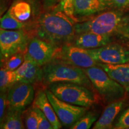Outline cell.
<instances>
[{
  "instance_id": "17",
  "label": "cell",
  "mask_w": 129,
  "mask_h": 129,
  "mask_svg": "<svg viewBox=\"0 0 129 129\" xmlns=\"http://www.w3.org/2000/svg\"><path fill=\"white\" fill-rule=\"evenodd\" d=\"M97 65L102 68L108 75L129 92V64H108L98 62Z\"/></svg>"
},
{
  "instance_id": "28",
  "label": "cell",
  "mask_w": 129,
  "mask_h": 129,
  "mask_svg": "<svg viewBox=\"0 0 129 129\" xmlns=\"http://www.w3.org/2000/svg\"><path fill=\"white\" fill-rule=\"evenodd\" d=\"M115 128H129V108H127L120 116L118 122L115 124Z\"/></svg>"
},
{
  "instance_id": "20",
  "label": "cell",
  "mask_w": 129,
  "mask_h": 129,
  "mask_svg": "<svg viewBox=\"0 0 129 129\" xmlns=\"http://www.w3.org/2000/svg\"><path fill=\"white\" fill-rule=\"evenodd\" d=\"M0 27L3 29H24L26 31L28 29V26L26 24L17 20L10 14L9 10L0 19Z\"/></svg>"
},
{
  "instance_id": "9",
  "label": "cell",
  "mask_w": 129,
  "mask_h": 129,
  "mask_svg": "<svg viewBox=\"0 0 129 129\" xmlns=\"http://www.w3.org/2000/svg\"><path fill=\"white\" fill-rule=\"evenodd\" d=\"M97 62L108 64L127 63L129 62V50L117 43H109L101 47L87 49Z\"/></svg>"
},
{
  "instance_id": "24",
  "label": "cell",
  "mask_w": 129,
  "mask_h": 129,
  "mask_svg": "<svg viewBox=\"0 0 129 129\" xmlns=\"http://www.w3.org/2000/svg\"><path fill=\"white\" fill-rule=\"evenodd\" d=\"M24 124L28 129L38 128V115L33 106L23 111Z\"/></svg>"
},
{
  "instance_id": "31",
  "label": "cell",
  "mask_w": 129,
  "mask_h": 129,
  "mask_svg": "<svg viewBox=\"0 0 129 129\" xmlns=\"http://www.w3.org/2000/svg\"><path fill=\"white\" fill-rule=\"evenodd\" d=\"M120 34H121L122 36L129 38V22L127 23V25L124 27V28L122 29Z\"/></svg>"
},
{
  "instance_id": "32",
  "label": "cell",
  "mask_w": 129,
  "mask_h": 129,
  "mask_svg": "<svg viewBox=\"0 0 129 129\" xmlns=\"http://www.w3.org/2000/svg\"><path fill=\"white\" fill-rule=\"evenodd\" d=\"M3 63V57L2 55V53H1V49H0V68H1V66H2Z\"/></svg>"
},
{
  "instance_id": "33",
  "label": "cell",
  "mask_w": 129,
  "mask_h": 129,
  "mask_svg": "<svg viewBox=\"0 0 129 129\" xmlns=\"http://www.w3.org/2000/svg\"><path fill=\"white\" fill-rule=\"evenodd\" d=\"M0 29H1V27H0Z\"/></svg>"
},
{
  "instance_id": "15",
  "label": "cell",
  "mask_w": 129,
  "mask_h": 129,
  "mask_svg": "<svg viewBox=\"0 0 129 129\" xmlns=\"http://www.w3.org/2000/svg\"><path fill=\"white\" fill-rule=\"evenodd\" d=\"M74 19L78 22V18L88 17L106 10L101 0H72Z\"/></svg>"
},
{
  "instance_id": "7",
  "label": "cell",
  "mask_w": 129,
  "mask_h": 129,
  "mask_svg": "<svg viewBox=\"0 0 129 129\" xmlns=\"http://www.w3.org/2000/svg\"><path fill=\"white\" fill-rule=\"evenodd\" d=\"M8 10L17 20L28 26L26 32L29 34L44 11L40 0H15Z\"/></svg>"
},
{
  "instance_id": "22",
  "label": "cell",
  "mask_w": 129,
  "mask_h": 129,
  "mask_svg": "<svg viewBox=\"0 0 129 129\" xmlns=\"http://www.w3.org/2000/svg\"><path fill=\"white\" fill-rule=\"evenodd\" d=\"M16 82L17 78L15 71L0 68V90L8 91Z\"/></svg>"
},
{
  "instance_id": "12",
  "label": "cell",
  "mask_w": 129,
  "mask_h": 129,
  "mask_svg": "<svg viewBox=\"0 0 129 129\" xmlns=\"http://www.w3.org/2000/svg\"><path fill=\"white\" fill-rule=\"evenodd\" d=\"M57 48L37 37L30 38L25 54L43 67L54 59Z\"/></svg>"
},
{
  "instance_id": "3",
  "label": "cell",
  "mask_w": 129,
  "mask_h": 129,
  "mask_svg": "<svg viewBox=\"0 0 129 129\" xmlns=\"http://www.w3.org/2000/svg\"><path fill=\"white\" fill-rule=\"evenodd\" d=\"M129 22V17L124 16L120 11L111 10L103 12L95 17L75 25L76 35L84 32H91L99 34L111 35L121 34Z\"/></svg>"
},
{
  "instance_id": "26",
  "label": "cell",
  "mask_w": 129,
  "mask_h": 129,
  "mask_svg": "<svg viewBox=\"0 0 129 129\" xmlns=\"http://www.w3.org/2000/svg\"><path fill=\"white\" fill-rule=\"evenodd\" d=\"M7 91L0 90V128H2L3 122L7 109Z\"/></svg>"
},
{
  "instance_id": "11",
  "label": "cell",
  "mask_w": 129,
  "mask_h": 129,
  "mask_svg": "<svg viewBox=\"0 0 129 129\" xmlns=\"http://www.w3.org/2000/svg\"><path fill=\"white\" fill-rule=\"evenodd\" d=\"M54 58L82 68L92 67L98 64L90 56L87 49L72 44L64 45L57 48Z\"/></svg>"
},
{
  "instance_id": "2",
  "label": "cell",
  "mask_w": 129,
  "mask_h": 129,
  "mask_svg": "<svg viewBox=\"0 0 129 129\" xmlns=\"http://www.w3.org/2000/svg\"><path fill=\"white\" fill-rule=\"evenodd\" d=\"M42 84L46 88L48 85L57 82H67L92 87V84L82 68L54 58L42 67Z\"/></svg>"
},
{
  "instance_id": "16",
  "label": "cell",
  "mask_w": 129,
  "mask_h": 129,
  "mask_svg": "<svg viewBox=\"0 0 129 129\" xmlns=\"http://www.w3.org/2000/svg\"><path fill=\"white\" fill-rule=\"evenodd\" d=\"M111 42L110 35L87 32L77 35L72 44L85 49H92L105 46Z\"/></svg>"
},
{
  "instance_id": "19",
  "label": "cell",
  "mask_w": 129,
  "mask_h": 129,
  "mask_svg": "<svg viewBox=\"0 0 129 129\" xmlns=\"http://www.w3.org/2000/svg\"><path fill=\"white\" fill-rule=\"evenodd\" d=\"M22 118H23V111L7 109L1 128H25V126Z\"/></svg>"
},
{
  "instance_id": "30",
  "label": "cell",
  "mask_w": 129,
  "mask_h": 129,
  "mask_svg": "<svg viewBox=\"0 0 129 129\" xmlns=\"http://www.w3.org/2000/svg\"><path fill=\"white\" fill-rule=\"evenodd\" d=\"M9 0H0V19L9 9Z\"/></svg>"
},
{
  "instance_id": "8",
  "label": "cell",
  "mask_w": 129,
  "mask_h": 129,
  "mask_svg": "<svg viewBox=\"0 0 129 129\" xmlns=\"http://www.w3.org/2000/svg\"><path fill=\"white\" fill-rule=\"evenodd\" d=\"M45 90L58 118L64 127L70 128L87 112L88 108L75 105L61 101L47 88Z\"/></svg>"
},
{
  "instance_id": "5",
  "label": "cell",
  "mask_w": 129,
  "mask_h": 129,
  "mask_svg": "<svg viewBox=\"0 0 129 129\" xmlns=\"http://www.w3.org/2000/svg\"><path fill=\"white\" fill-rule=\"evenodd\" d=\"M83 69L93 86L106 101L113 102L124 96V88L102 68L96 65Z\"/></svg>"
},
{
  "instance_id": "4",
  "label": "cell",
  "mask_w": 129,
  "mask_h": 129,
  "mask_svg": "<svg viewBox=\"0 0 129 129\" xmlns=\"http://www.w3.org/2000/svg\"><path fill=\"white\" fill-rule=\"evenodd\" d=\"M47 88L58 99L75 105L89 108L96 102L93 91L78 84L57 82L49 84Z\"/></svg>"
},
{
  "instance_id": "6",
  "label": "cell",
  "mask_w": 129,
  "mask_h": 129,
  "mask_svg": "<svg viewBox=\"0 0 129 129\" xmlns=\"http://www.w3.org/2000/svg\"><path fill=\"white\" fill-rule=\"evenodd\" d=\"M32 37L24 29H0V49L3 61L18 53L26 51Z\"/></svg>"
},
{
  "instance_id": "10",
  "label": "cell",
  "mask_w": 129,
  "mask_h": 129,
  "mask_svg": "<svg viewBox=\"0 0 129 129\" xmlns=\"http://www.w3.org/2000/svg\"><path fill=\"white\" fill-rule=\"evenodd\" d=\"M35 94L33 84L17 81L7 91V109L23 111L33 102Z\"/></svg>"
},
{
  "instance_id": "21",
  "label": "cell",
  "mask_w": 129,
  "mask_h": 129,
  "mask_svg": "<svg viewBox=\"0 0 129 129\" xmlns=\"http://www.w3.org/2000/svg\"><path fill=\"white\" fill-rule=\"evenodd\" d=\"M24 60H25V53H16L3 61L1 68L10 71H15L22 65L24 62Z\"/></svg>"
},
{
  "instance_id": "27",
  "label": "cell",
  "mask_w": 129,
  "mask_h": 129,
  "mask_svg": "<svg viewBox=\"0 0 129 129\" xmlns=\"http://www.w3.org/2000/svg\"><path fill=\"white\" fill-rule=\"evenodd\" d=\"M35 109L38 115V129H54L44 113L37 108Z\"/></svg>"
},
{
  "instance_id": "14",
  "label": "cell",
  "mask_w": 129,
  "mask_h": 129,
  "mask_svg": "<svg viewBox=\"0 0 129 129\" xmlns=\"http://www.w3.org/2000/svg\"><path fill=\"white\" fill-rule=\"evenodd\" d=\"M45 88H40L35 93V98L32 102V106L37 108L44 114L50 122L54 129H59L62 127V124L58 118L53 106L47 96Z\"/></svg>"
},
{
  "instance_id": "23",
  "label": "cell",
  "mask_w": 129,
  "mask_h": 129,
  "mask_svg": "<svg viewBox=\"0 0 129 129\" xmlns=\"http://www.w3.org/2000/svg\"><path fill=\"white\" fill-rule=\"evenodd\" d=\"M98 115L94 112H87L82 116L71 127V129H88L96 121Z\"/></svg>"
},
{
  "instance_id": "1",
  "label": "cell",
  "mask_w": 129,
  "mask_h": 129,
  "mask_svg": "<svg viewBox=\"0 0 129 129\" xmlns=\"http://www.w3.org/2000/svg\"><path fill=\"white\" fill-rule=\"evenodd\" d=\"M77 22L57 6L44 10L35 22L30 37H37L58 48L72 44L76 37Z\"/></svg>"
},
{
  "instance_id": "25",
  "label": "cell",
  "mask_w": 129,
  "mask_h": 129,
  "mask_svg": "<svg viewBox=\"0 0 129 129\" xmlns=\"http://www.w3.org/2000/svg\"><path fill=\"white\" fill-rule=\"evenodd\" d=\"M106 9H112L118 11L129 9V0H101Z\"/></svg>"
},
{
  "instance_id": "18",
  "label": "cell",
  "mask_w": 129,
  "mask_h": 129,
  "mask_svg": "<svg viewBox=\"0 0 129 129\" xmlns=\"http://www.w3.org/2000/svg\"><path fill=\"white\" fill-rule=\"evenodd\" d=\"M124 104V101L117 100L113 101L106 107L101 117L95 123L94 129L112 128L113 122Z\"/></svg>"
},
{
  "instance_id": "29",
  "label": "cell",
  "mask_w": 129,
  "mask_h": 129,
  "mask_svg": "<svg viewBox=\"0 0 129 129\" xmlns=\"http://www.w3.org/2000/svg\"><path fill=\"white\" fill-rule=\"evenodd\" d=\"M61 0H43V6L44 10L52 9L54 6L59 4Z\"/></svg>"
},
{
  "instance_id": "13",
  "label": "cell",
  "mask_w": 129,
  "mask_h": 129,
  "mask_svg": "<svg viewBox=\"0 0 129 129\" xmlns=\"http://www.w3.org/2000/svg\"><path fill=\"white\" fill-rule=\"evenodd\" d=\"M17 81L30 83L35 85L42 83V67L32 60L25 53V60L22 65L15 71Z\"/></svg>"
}]
</instances>
